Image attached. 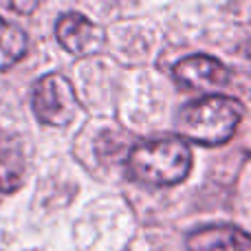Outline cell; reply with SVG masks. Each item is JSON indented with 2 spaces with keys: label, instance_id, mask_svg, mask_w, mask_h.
I'll return each instance as SVG.
<instances>
[{
  "label": "cell",
  "instance_id": "5b68a950",
  "mask_svg": "<svg viewBox=\"0 0 251 251\" xmlns=\"http://www.w3.org/2000/svg\"><path fill=\"white\" fill-rule=\"evenodd\" d=\"M55 38L73 55H93L106 42V35L82 13H64L55 25Z\"/></svg>",
  "mask_w": 251,
  "mask_h": 251
},
{
  "label": "cell",
  "instance_id": "3957f363",
  "mask_svg": "<svg viewBox=\"0 0 251 251\" xmlns=\"http://www.w3.org/2000/svg\"><path fill=\"white\" fill-rule=\"evenodd\" d=\"M33 113L38 122L47 126H66L77 113V97L71 82L60 73L40 77L33 86Z\"/></svg>",
  "mask_w": 251,
  "mask_h": 251
},
{
  "label": "cell",
  "instance_id": "6da1fadb",
  "mask_svg": "<svg viewBox=\"0 0 251 251\" xmlns=\"http://www.w3.org/2000/svg\"><path fill=\"white\" fill-rule=\"evenodd\" d=\"M192 170V150L185 139L165 137L141 141L128 154V174L132 181L150 187L178 185Z\"/></svg>",
  "mask_w": 251,
  "mask_h": 251
},
{
  "label": "cell",
  "instance_id": "277c9868",
  "mask_svg": "<svg viewBox=\"0 0 251 251\" xmlns=\"http://www.w3.org/2000/svg\"><path fill=\"white\" fill-rule=\"evenodd\" d=\"M172 73L181 86L194 88V91H214V88L225 86L231 77L223 62L205 53L183 57L181 62L174 64Z\"/></svg>",
  "mask_w": 251,
  "mask_h": 251
},
{
  "label": "cell",
  "instance_id": "52a82bcc",
  "mask_svg": "<svg viewBox=\"0 0 251 251\" xmlns=\"http://www.w3.org/2000/svg\"><path fill=\"white\" fill-rule=\"evenodd\" d=\"M26 161L20 141L11 137L0 139V194H11L25 181Z\"/></svg>",
  "mask_w": 251,
  "mask_h": 251
},
{
  "label": "cell",
  "instance_id": "8992f818",
  "mask_svg": "<svg viewBox=\"0 0 251 251\" xmlns=\"http://www.w3.org/2000/svg\"><path fill=\"white\" fill-rule=\"evenodd\" d=\"M187 251H251V236L234 225H205L185 240Z\"/></svg>",
  "mask_w": 251,
  "mask_h": 251
},
{
  "label": "cell",
  "instance_id": "7a4b0ae2",
  "mask_svg": "<svg viewBox=\"0 0 251 251\" xmlns=\"http://www.w3.org/2000/svg\"><path fill=\"white\" fill-rule=\"evenodd\" d=\"M243 119V104L234 97L207 95L183 106L176 119V130L183 139L201 146H223L236 134Z\"/></svg>",
  "mask_w": 251,
  "mask_h": 251
},
{
  "label": "cell",
  "instance_id": "ba28073f",
  "mask_svg": "<svg viewBox=\"0 0 251 251\" xmlns=\"http://www.w3.org/2000/svg\"><path fill=\"white\" fill-rule=\"evenodd\" d=\"M29 40L25 31L0 16V71L11 69L26 55Z\"/></svg>",
  "mask_w": 251,
  "mask_h": 251
},
{
  "label": "cell",
  "instance_id": "9c48e42d",
  "mask_svg": "<svg viewBox=\"0 0 251 251\" xmlns=\"http://www.w3.org/2000/svg\"><path fill=\"white\" fill-rule=\"evenodd\" d=\"M7 4H9V9H13L20 16H29V13H33L38 9L40 0H7Z\"/></svg>",
  "mask_w": 251,
  "mask_h": 251
}]
</instances>
